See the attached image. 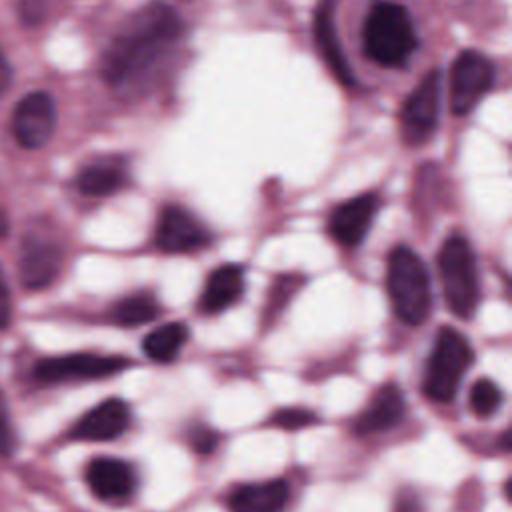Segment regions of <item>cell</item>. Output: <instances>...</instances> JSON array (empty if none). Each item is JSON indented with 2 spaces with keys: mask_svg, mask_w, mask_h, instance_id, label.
Returning a JSON list of instances; mask_svg holds the SVG:
<instances>
[{
  "mask_svg": "<svg viewBox=\"0 0 512 512\" xmlns=\"http://www.w3.org/2000/svg\"><path fill=\"white\" fill-rule=\"evenodd\" d=\"M184 22L174 8L150 2L138 8L108 42L100 74L114 90L140 84L182 40Z\"/></svg>",
  "mask_w": 512,
  "mask_h": 512,
  "instance_id": "6da1fadb",
  "label": "cell"
},
{
  "mask_svg": "<svg viewBox=\"0 0 512 512\" xmlns=\"http://www.w3.org/2000/svg\"><path fill=\"white\" fill-rule=\"evenodd\" d=\"M362 42L366 56L386 68L404 66L418 48V32L410 10L394 0H378L370 6Z\"/></svg>",
  "mask_w": 512,
  "mask_h": 512,
  "instance_id": "7a4b0ae2",
  "label": "cell"
},
{
  "mask_svg": "<svg viewBox=\"0 0 512 512\" xmlns=\"http://www.w3.org/2000/svg\"><path fill=\"white\" fill-rule=\"evenodd\" d=\"M386 288L394 314L408 326L426 322L432 310L430 276L422 258L400 244L388 256Z\"/></svg>",
  "mask_w": 512,
  "mask_h": 512,
  "instance_id": "3957f363",
  "label": "cell"
},
{
  "mask_svg": "<svg viewBox=\"0 0 512 512\" xmlns=\"http://www.w3.org/2000/svg\"><path fill=\"white\" fill-rule=\"evenodd\" d=\"M438 270L448 308L458 318H470L480 302V276L474 250L464 236L452 234L444 240Z\"/></svg>",
  "mask_w": 512,
  "mask_h": 512,
  "instance_id": "277c9868",
  "label": "cell"
},
{
  "mask_svg": "<svg viewBox=\"0 0 512 512\" xmlns=\"http://www.w3.org/2000/svg\"><path fill=\"white\" fill-rule=\"evenodd\" d=\"M472 362L474 350L468 338L452 326H442L426 362L424 394L440 404L452 402Z\"/></svg>",
  "mask_w": 512,
  "mask_h": 512,
  "instance_id": "5b68a950",
  "label": "cell"
},
{
  "mask_svg": "<svg viewBox=\"0 0 512 512\" xmlns=\"http://www.w3.org/2000/svg\"><path fill=\"white\" fill-rule=\"evenodd\" d=\"M128 364L130 362L122 356H102L90 352L50 356L36 362L34 378L42 384L102 380L126 370Z\"/></svg>",
  "mask_w": 512,
  "mask_h": 512,
  "instance_id": "8992f818",
  "label": "cell"
},
{
  "mask_svg": "<svg viewBox=\"0 0 512 512\" xmlns=\"http://www.w3.org/2000/svg\"><path fill=\"white\" fill-rule=\"evenodd\" d=\"M496 80L494 62L476 52L464 50L452 64L450 72V108L454 114L464 116L492 90Z\"/></svg>",
  "mask_w": 512,
  "mask_h": 512,
  "instance_id": "52a82bcc",
  "label": "cell"
},
{
  "mask_svg": "<svg viewBox=\"0 0 512 512\" xmlns=\"http://www.w3.org/2000/svg\"><path fill=\"white\" fill-rule=\"evenodd\" d=\"M440 96H442V76L440 70H430L408 94L400 110V130L402 138L412 144H424L438 126L440 116Z\"/></svg>",
  "mask_w": 512,
  "mask_h": 512,
  "instance_id": "ba28073f",
  "label": "cell"
},
{
  "mask_svg": "<svg viewBox=\"0 0 512 512\" xmlns=\"http://www.w3.org/2000/svg\"><path fill=\"white\" fill-rule=\"evenodd\" d=\"M56 102L44 92L36 90L26 94L14 108L10 128L16 142L26 150L42 148L56 130Z\"/></svg>",
  "mask_w": 512,
  "mask_h": 512,
  "instance_id": "9c48e42d",
  "label": "cell"
},
{
  "mask_svg": "<svg viewBox=\"0 0 512 512\" xmlns=\"http://www.w3.org/2000/svg\"><path fill=\"white\" fill-rule=\"evenodd\" d=\"M154 240L166 254H190L210 242V232L184 206L166 204L158 214Z\"/></svg>",
  "mask_w": 512,
  "mask_h": 512,
  "instance_id": "30bf717a",
  "label": "cell"
},
{
  "mask_svg": "<svg viewBox=\"0 0 512 512\" xmlns=\"http://www.w3.org/2000/svg\"><path fill=\"white\" fill-rule=\"evenodd\" d=\"M336 4L338 0H320L316 4L314 18H312V34H314L316 50L324 60L326 68L342 86L350 88V86H356V76L340 44L338 26H336Z\"/></svg>",
  "mask_w": 512,
  "mask_h": 512,
  "instance_id": "8fae6325",
  "label": "cell"
},
{
  "mask_svg": "<svg viewBox=\"0 0 512 512\" xmlns=\"http://www.w3.org/2000/svg\"><path fill=\"white\" fill-rule=\"evenodd\" d=\"M378 208L380 196L376 192H364L338 204L328 216L330 236L344 248H356L366 238Z\"/></svg>",
  "mask_w": 512,
  "mask_h": 512,
  "instance_id": "7c38bea8",
  "label": "cell"
},
{
  "mask_svg": "<svg viewBox=\"0 0 512 512\" xmlns=\"http://www.w3.org/2000/svg\"><path fill=\"white\" fill-rule=\"evenodd\" d=\"M62 268V250L50 238L28 234L20 250V280L28 290L50 286Z\"/></svg>",
  "mask_w": 512,
  "mask_h": 512,
  "instance_id": "4fadbf2b",
  "label": "cell"
},
{
  "mask_svg": "<svg viewBox=\"0 0 512 512\" xmlns=\"http://www.w3.org/2000/svg\"><path fill=\"white\" fill-rule=\"evenodd\" d=\"M130 426V408L120 398H106L88 410L72 428L70 438L82 442H108Z\"/></svg>",
  "mask_w": 512,
  "mask_h": 512,
  "instance_id": "5bb4252c",
  "label": "cell"
},
{
  "mask_svg": "<svg viewBox=\"0 0 512 512\" xmlns=\"http://www.w3.org/2000/svg\"><path fill=\"white\" fill-rule=\"evenodd\" d=\"M84 478L90 492L106 502H124L136 490L134 468L118 458L100 456L90 460Z\"/></svg>",
  "mask_w": 512,
  "mask_h": 512,
  "instance_id": "9a60e30c",
  "label": "cell"
},
{
  "mask_svg": "<svg viewBox=\"0 0 512 512\" xmlns=\"http://www.w3.org/2000/svg\"><path fill=\"white\" fill-rule=\"evenodd\" d=\"M406 414V400L402 390L396 384L382 386L366 410L358 416L354 430L358 434H376L386 432L398 426Z\"/></svg>",
  "mask_w": 512,
  "mask_h": 512,
  "instance_id": "2e32d148",
  "label": "cell"
},
{
  "mask_svg": "<svg viewBox=\"0 0 512 512\" xmlns=\"http://www.w3.org/2000/svg\"><path fill=\"white\" fill-rule=\"evenodd\" d=\"M244 292V268L238 264H222L210 272L200 294V310L204 314H220L240 300Z\"/></svg>",
  "mask_w": 512,
  "mask_h": 512,
  "instance_id": "e0dca14e",
  "label": "cell"
},
{
  "mask_svg": "<svg viewBox=\"0 0 512 512\" xmlns=\"http://www.w3.org/2000/svg\"><path fill=\"white\" fill-rule=\"evenodd\" d=\"M290 488L284 480L244 484L230 496V512H282L288 504Z\"/></svg>",
  "mask_w": 512,
  "mask_h": 512,
  "instance_id": "ac0fdd59",
  "label": "cell"
},
{
  "mask_svg": "<svg viewBox=\"0 0 512 512\" xmlns=\"http://www.w3.org/2000/svg\"><path fill=\"white\" fill-rule=\"evenodd\" d=\"M128 182L126 166L118 158H102L84 166L76 176V188L84 196L104 198L122 190Z\"/></svg>",
  "mask_w": 512,
  "mask_h": 512,
  "instance_id": "d6986e66",
  "label": "cell"
},
{
  "mask_svg": "<svg viewBox=\"0 0 512 512\" xmlns=\"http://www.w3.org/2000/svg\"><path fill=\"white\" fill-rule=\"evenodd\" d=\"M188 336L190 332L184 322H166L146 334L142 340V352L154 362L168 364L178 358L188 342Z\"/></svg>",
  "mask_w": 512,
  "mask_h": 512,
  "instance_id": "ffe728a7",
  "label": "cell"
},
{
  "mask_svg": "<svg viewBox=\"0 0 512 512\" xmlns=\"http://www.w3.org/2000/svg\"><path fill=\"white\" fill-rule=\"evenodd\" d=\"M160 314L156 298L148 292H136L118 300L112 308V322L124 328H136L152 322Z\"/></svg>",
  "mask_w": 512,
  "mask_h": 512,
  "instance_id": "44dd1931",
  "label": "cell"
},
{
  "mask_svg": "<svg viewBox=\"0 0 512 512\" xmlns=\"http://www.w3.org/2000/svg\"><path fill=\"white\" fill-rule=\"evenodd\" d=\"M502 406V390L490 378H480L470 390V408L478 418H490Z\"/></svg>",
  "mask_w": 512,
  "mask_h": 512,
  "instance_id": "7402d4cb",
  "label": "cell"
},
{
  "mask_svg": "<svg viewBox=\"0 0 512 512\" xmlns=\"http://www.w3.org/2000/svg\"><path fill=\"white\" fill-rule=\"evenodd\" d=\"M316 414L306 410V408H282L278 412L272 414L270 418V424H274L276 428H282V430H302V428H308L312 424H316Z\"/></svg>",
  "mask_w": 512,
  "mask_h": 512,
  "instance_id": "603a6c76",
  "label": "cell"
},
{
  "mask_svg": "<svg viewBox=\"0 0 512 512\" xmlns=\"http://www.w3.org/2000/svg\"><path fill=\"white\" fill-rule=\"evenodd\" d=\"M14 450H16V430L12 424L8 400L0 390V456L8 458L14 454Z\"/></svg>",
  "mask_w": 512,
  "mask_h": 512,
  "instance_id": "cb8c5ba5",
  "label": "cell"
},
{
  "mask_svg": "<svg viewBox=\"0 0 512 512\" xmlns=\"http://www.w3.org/2000/svg\"><path fill=\"white\" fill-rule=\"evenodd\" d=\"M190 444L198 454H210V452H214V448L218 444V434L206 426L194 428L190 432Z\"/></svg>",
  "mask_w": 512,
  "mask_h": 512,
  "instance_id": "d4e9b609",
  "label": "cell"
},
{
  "mask_svg": "<svg viewBox=\"0 0 512 512\" xmlns=\"http://www.w3.org/2000/svg\"><path fill=\"white\" fill-rule=\"evenodd\" d=\"M12 322V294L6 274L0 266V330H6Z\"/></svg>",
  "mask_w": 512,
  "mask_h": 512,
  "instance_id": "484cf974",
  "label": "cell"
},
{
  "mask_svg": "<svg viewBox=\"0 0 512 512\" xmlns=\"http://www.w3.org/2000/svg\"><path fill=\"white\" fill-rule=\"evenodd\" d=\"M44 12H46L44 0H20L18 4V14L22 22L28 26L38 24L44 18Z\"/></svg>",
  "mask_w": 512,
  "mask_h": 512,
  "instance_id": "4316f807",
  "label": "cell"
},
{
  "mask_svg": "<svg viewBox=\"0 0 512 512\" xmlns=\"http://www.w3.org/2000/svg\"><path fill=\"white\" fill-rule=\"evenodd\" d=\"M394 512H422V506H420L418 496H414V494H402V496H398L396 506H394Z\"/></svg>",
  "mask_w": 512,
  "mask_h": 512,
  "instance_id": "83f0119b",
  "label": "cell"
},
{
  "mask_svg": "<svg viewBox=\"0 0 512 512\" xmlns=\"http://www.w3.org/2000/svg\"><path fill=\"white\" fill-rule=\"evenodd\" d=\"M10 84H12V66L4 56V52L0 50V96L10 88Z\"/></svg>",
  "mask_w": 512,
  "mask_h": 512,
  "instance_id": "f1b7e54d",
  "label": "cell"
},
{
  "mask_svg": "<svg viewBox=\"0 0 512 512\" xmlns=\"http://www.w3.org/2000/svg\"><path fill=\"white\" fill-rule=\"evenodd\" d=\"M8 228H10V224H8V218H6V214L0 210V238L8 234Z\"/></svg>",
  "mask_w": 512,
  "mask_h": 512,
  "instance_id": "f546056e",
  "label": "cell"
}]
</instances>
